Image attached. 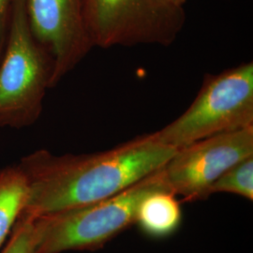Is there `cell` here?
<instances>
[{
	"label": "cell",
	"instance_id": "cell-7",
	"mask_svg": "<svg viewBox=\"0 0 253 253\" xmlns=\"http://www.w3.org/2000/svg\"><path fill=\"white\" fill-rule=\"evenodd\" d=\"M32 35L53 62L54 87L94 48L88 36L83 0H25Z\"/></svg>",
	"mask_w": 253,
	"mask_h": 253
},
{
	"label": "cell",
	"instance_id": "cell-8",
	"mask_svg": "<svg viewBox=\"0 0 253 253\" xmlns=\"http://www.w3.org/2000/svg\"><path fill=\"white\" fill-rule=\"evenodd\" d=\"M182 222L180 202L171 190L156 191L140 204L135 224L145 235L166 238L173 235Z\"/></svg>",
	"mask_w": 253,
	"mask_h": 253
},
{
	"label": "cell",
	"instance_id": "cell-9",
	"mask_svg": "<svg viewBox=\"0 0 253 253\" xmlns=\"http://www.w3.org/2000/svg\"><path fill=\"white\" fill-rule=\"evenodd\" d=\"M28 192L27 177L18 163L0 169V248L26 207Z\"/></svg>",
	"mask_w": 253,
	"mask_h": 253
},
{
	"label": "cell",
	"instance_id": "cell-10",
	"mask_svg": "<svg viewBox=\"0 0 253 253\" xmlns=\"http://www.w3.org/2000/svg\"><path fill=\"white\" fill-rule=\"evenodd\" d=\"M232 193L246 199L253 200V156L233 165L223 172L209 190L214 193Z\"/></svg>",
	"mask_w": 253,
	"mask_h": 253
},
{
	"label": "cell",
	"instance_id": "cell-6",
	"mask_svg": "<svg viewBox=\"0 0 253 253\" xmlns=\"http://www.w3.org/2000/svg\"><path fill=\"white\" fill-rule=\"evenodd\" d=\"M253 156V126L210 136L176 149L163 166L166 182L183 201L208 199L215 181Z\"/></svg>",
	"mask_w": 253,
	"mask_h": 253
},
{
	"label": "cell",
	"instance_id": "cell-1",
	"mask_svg": "<svg viewBox=\"0 0 253 253\" xmlns=\"http://www.w3.org/2000/svg\"><path fill=\"white\" fill-rule=\"evenodd\" d=\"M175 151L153 132L96 153L36 150L18 163L29 190L21 216L36 218L106 199L163 168Z\"/></svg>",
	"mask_w": 253,
	"mask_h": 253
},
{
	"label": "cell",
	"instance_id": "cell-3",
	"mask_svg": "<svg viewBox=\"0 0 253 253\" xmlns=\"http://www.w3.org/2000/svg\"><path fill=\"white\" fill-rule=\"evenodd\" d=\"M53 62L32 35L25 0H16L0 60V126L23 128L41 117Z\"/></svg>",
	"mask_w": 253,
	"mask_h": 253
},
{
	"label": "cell",
	"instance_id": "cell-4",
	"mask_svg": "<svg viewBox=\"0 0 253 253\" xmlns=\"http://www.w3.org/2000/svg\"><path fill=\"white\" fill-rule=\"evenodd\" d=\"M253 126V63L208 74L196 98L180 117L153 132L178 149L210 136Z\"/></svg>",
	"mask_w": 253,
	"mask_h": 253
},
{
	"label": "cell",
	"instance_id": "cell-12",
	"mask_svg": "<svg viewBox=\"0 0 253 253\" xmlns=\"http://www.w3.org/2000/svg\"><path fill=\"white\" fill-rule=\"evenodd\" d=\"M16 0H0V60L4 52L13 7Z\"/></svg>",
	"mask_w": 253,
	"mask_h": 253
},
{
	"label": "cell",
	"instance_id": "cell-13",
	"mask_svg": "<svg viewBox=\"0 0 253 253\" xmlns=\"http://www.w3.org/2000/svg\"><path fill=\"white\" fill-rule=\"evenodd\" d=\"M171 3H172L173 5L175 6H178V7H183L184 4L186 3L187 0H169Z\"/></svg>",
	"mask_w": 253,
	"mask_h": 253
},
{
	"label": "cell",
	"instance_id": "cell-2",
	"mask_svg": "<svg viewBox=\"0 0 253 253\" xmlns=\"http://www.w3.org/2000/svg\"><path fill=\"white\" fill-rule=\"evenodd\" d=\"M163 168L106 199L34 218V253L102 248L135 224L138 208L146 196L160 190H171Z\"/></svg>",
	"mask_w": 253,
	"mask_h": 253
},
{
	"label": "cell",
	"instance_id": "cell-11",
	"mask_svg": "<svg viewBox=\"0 0 253 253\" xmlns=\"http://www.w3.org/2000/svg\"><path fill=\"white\" fill-rule=\"evenodd\" d=\"M36 245L34 218L19 217L1 253H34Z\"/></svg>",
	"mask_w": 253,
	"mask_h": 253
},
{
	"label": "cell",
	"instance_id": "cell-5",
	"mask_svg": "<svg viewBox=\"0 0 253 253\" xmlns=\"http://www.w3.org/2000/svg\"><path fill=\"white\" fill-rule=\"evenodd\" d=\"M85 27L93 47L170 46L186 14L169 0H83Z\"/></svg>",
	"mask_w": 253,
	"mask_h": 253
}]
</instances>
